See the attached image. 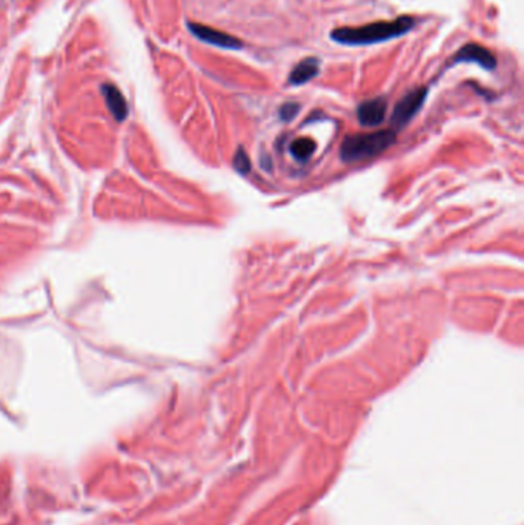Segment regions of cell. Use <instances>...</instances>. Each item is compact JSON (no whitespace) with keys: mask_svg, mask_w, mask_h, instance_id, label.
Listing matches in <instances>:
<instances>
[{"mask_svg":"<svg viewBox=\"0 0 524 525\" xmlns=\"http://www.w3.org/2000/svg\"><path fill=\"white\" fill-rule=\"evenodd\" d=\"M415 26V20L401 16L395 20H381L365 26L337 28L331 33V39L341 45H372L401 37Z\"/></svg>","mask_w":524,"mask_h":525,"instance_id":"6da1fadb","label":"cell"},{"mask_svg":"<svg viewBox=\"0 0 524 525\" xmlns=\"http://www.w3.org/2000/svg\"><path fill=\"white\" fill-rule=\"evenodd\" d=\"M395 132L390 129L368 132V134H355L345 138L341 145V158L345 162H360L375 156H380L381 152L394 145Z\"/></svg>","mask_w":524,"mask_h":525,"instance_id":"7a4b0ae2","label":"cell"},{"mask_svg":"<svg viewBox=\"0 0 524 525\" xmlns=\"http://www.w3.org/2000/svg\"><path fill=\"white\" fill-rule=\"evenodd\" d=\"M426 95H428V89L424 86L417 88L408 93L395 104L392 117H390V122H392L394 128H403L404 125H408L412 118H414V116L422 109Z\"/></svg>","mask_w":524,"mask_h":525,"instance_id":"3957f363","label":"cell"},{"mask_svg":"<svg viewBox=\"0 0 524 525\" xmlns=\"http://www.w3.org/2000/svg\"><path fill=\"white\" fill-rule=\"evenodd\" d=\"M457 63H477L478 66L487 71H494L497 68V59L491 50L480 44H467L461 46L451 59L449 65H457Z\"/></svg>","mask_w":524,"mask_h":525,"instance_id":"277c9868","label":"cell"},{"mask_svg":"<svg viewBox=\"0 0 524 525\" xmlns=\"http://www.w3.org/2000/svg\"><path fill=\"white\" fill-rule=\"evenodd\" d=\"M188 28H190V31L192 33L194 37L205 42V44L208 45L219 46V48H223V50H240V48L243 46L242 40L235 39L234 36H231V34L214 30V28H209L200 24H190Z\"/></svg>","mask_w":524,"mask_h":525,"instance_id":"5b68a950","label":"cell"},{"mask_svg":"<svg viewBox=\"0 0 524 525\" xmlns=\"http://www.w3.org/2000/svg\"><path fill=\"white\" fill-rule=\"evenodd\" d=\"M388 113V102L384 97H375V99L363 102L357 109L359 122L366 128H375L383 123Z\"/></svg>","mask_w":524,"mask_h":525,"instance_id":"8992f818","label":"cell"},{"mask_svg":"<svg viewBox=\"0 0 524 525\" xmlns=\"http://www.w3.org/2000/svg\"><path fill=\"white\" fill-rule=\"evenodd\" d=\"M100 91L105 97V102H107L108 108L111 111V114L114 116L117 122H123L125 118L128 117V103L127 100H125L120 89H118L116 85H111V83H105V85H102Z\"/></svg>","mask_w":524,"mask_h":525,"instance_id":"52a82bcc","label":"cell"},{"mask_svg":"<svg viewBox=\"0 0 524 525\" xmlns=\"http://www.w3.org/2000/svg\"><path fill=\"white\" fill-rule=\"evenodd\" d=\"M320 71V60L317 57H307L297 63L289 74V85L300 86L312 80Z\"/></svg>","mask_w":524,"mask_h":525,"instance_id":"ba28073f","label":"cell"},{"mask_svg":"<svg viewBox=\"0 0 524 525\" xmlns=\"http://www.w3.org/2000/svg\"><path fill=\"white\" fill-rule=\"evenodd\" d=\"M316 151V143L311 138H297L291 143V154L300 162L309 158Z\"/></svg>","mask_w":524,"mask_h":525,"instance_id":"9c48e42d","label":"cell"},{"mask_svg":"<svg viewBox=\"0 0 524 525\" xmlns=\"http://www.w3.org/2000/svg\"><path fill=\"white\" fill-rule=\"evenodd\" d=\"M234 166L235 169L239 171L240 174H248L249 169H251V160L248 157V154L244 152V149H239L235 154L234 157Z\"/></svg>","mask_w":524,"mask_h":525,"instance_id":"30bf717a","label":"cell"},{"mask_svg":"<svg viewBox=\"0 0 524 525\" xmlns=\"http://www.w3.org/2000/svg\"><path fill=\"white\" fill-rule=\"evenodd\" d=\"M300 111V104L296 103V102H288L284 103L283 107L280 108V118L283 122H289L294 118Z\"/></svg>","mask_w":524,"mask_h":525,"instance_id":"8fae6325","label":"cell"}]
</instances>
